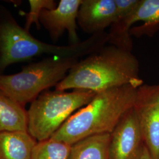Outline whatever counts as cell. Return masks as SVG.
Here are the masks:
<instances>
[{"label": "cell", "instance_id": "obj_1", "mask_svg": "<svg viewBox=\"0 0 159 159\" xmlns=\"http://www.w3.org/2000/svg\"><path fill=\"white\" fill-rule=\"evenodd\" d=\"M143 84L139 62L132 51L109 44L79 61L56 86V90L98 93L124 85L137 89Z\"/></svg>", "mask_w": 159, "mask_h": 159}, {"label": "cell", "instance_id": "obj_2", "mask_svg": "<svg viewBox=\"0 0 159 159\" xmlns=\"http://www.w3.org/2000/svg\"><path fill=\"white\" fill-rule=\"evenodd\" d=\"M137 89L124 85L96 93L84 107L71 115L51 139L73 145L97 134H111L134 107Z\"/></svg>", "mask_w": 159, "mask_h": 159}, {"label": "cell", "instance_id": "obj_3", "mask_svg": "<svg viewBox=\"0 0 159 159\" xmlns=\"http://www.w3.org/2000/svg\"><path fill=\"white\" fill-rule=\"evenodd\" d=\"M108 43V34H93L88 39L69 46H57L42 42L14 21L0 26V68L12 63L27 60L41 54L53 57L76 58L88 56Z\"/></svg>", "mask_w": 159, "mask_h": 159}, {"label": "cell", "instance_id": "obj_4", "mask_svg": "<svg viewBox=\"0 0 159 159\" xmlns=\"http://www.w3.org/2000/svg\"><path fill=\"white\" fill-rule=\"evenodd\" d=\"M96 93L83 90L47 91L35 99L27 112L28 132L39 142L51 138L68 118Z\"/></svg>", "mask_w": 159, "mask_h": 159}, {"label": "cell", "instance_id": "obj_5", "mask_svg": "<svg viewBox=\"0 0 159 159\" xmlns=\"http://www.w3.org/2000/svg\"><path fill=\"white\" fill-rule=\"evenodd\" d=\"M76 58L52 57L12 75H0V91L21 106L34 101L40 93L56 85L79 61Z\"/></svg>", "mask_w": 159, "mask_h": 159}, {"label": "cell", "instance_id": "obj_6", "mask_svg": "<svg viewBox=\"0 0 159 159\" xmlns=\"http://www.w3.org/2000/svg\"><path fill=\"white\" fill-rule=\"evenodd\" d=\"M134 108L144 144L153 159H159V84L138 87Z\"/></svg>", "mask_w": 159, "mask_h": 159}, {"label": "cell", "instance_id": "obj_7", "mask_svg": "<svg viewBox=\"0 0 159 159\" xmlns=\"http://www.w3.org/2000/svg\"><path fill=\"white\" fill-rule=\"evenodd\" d=\"M110 134V159H140L145 146L134 107Z\"/></svg>", "mask_w": 159, "mask_h": 159}, {"label": "cell", "instance_id": "obj_8", "mask_svg": "<svg viewBox=\"0 0 159 159\" xmlns=\"http://www.w3.org/2000/svg\"><path fill=\"white\" fill-rule=\"evenodd\" d=\"M82 0H61L51 10L41 12L40 23L48 31L51 39L56 42L67 31L71 44L79 43L77 34V17Z\"/></svg>", "mask_w": 159, "mask_h": 159}, {"label": "cell", "instance_id": "obj_9", "mask_svg": "<svg viewBox=\"0 0 159 159\" xmlns=\"http://www.w3.org/2000/svg\"><path fill=\"white\" fill-rule=\"evenodd\" d=\"M116 13L114 0H82L77 24L87 34L102 33L111 27Z\"/></svg>", "mask_w": 159, "mask_h": 159}, {"label": "cell", "instance_id": "obj_10", "mask_svg": "<svg viewBox=\"0 0 159 159\" xmlns=\"http://www.w3.org/2000/svg\"><path fill=\"white\" fill-rule=\"evenodd\" d=\"M140 0H114L116 18L108 33V43L122 50L132 51L131 16Z\"/></svg>", "mask_w": 159, "mask_h": 159}, {"label": "cell", "instance_id": "obj_11", "mask_svg": "<svg viewBox=\"0 0 159 159\" xmlns=\"http://www.w3.org/2000/svg\"><path fill=\"white\" fill-rule=\"evenodd\" d=\"M37 143L28 131L0 133V159H31Z\"/></svg>", "mask_w": 159, "mask_h": 159}, {"label": "cell", "instance_id": "obj_12", "mask_svg": "<svg viewBox=\"0 0 159 159\" xmlns=\"http://www.w3.org/2000/svg\"><path fill=\"white\" fill-rule=\"evenodd\" d=\"M110 134L87 137L71 145L68 159H110Z\"/></svg>", "mask_w": 159, "mask_h": 159}, {"label": "cell", "instance_id": "obj_13", "mask_svg": "<svg viewBox=\"0 0 159 159\" xmlns=\"http://www.w3.org/2000/svg\"><path fill=\"white\" fill-rule=\"evenodd\" d=\"M18 131H28L27 112L0 91V133Z\"/></svg>", "mask_w": 159, "mask_h": 159}, {"label": "cell", "instance_id": "obj_14", "mask_svg": "<svg viewBox=\"0 0 159 159\" xmlns=\"http://www.w3.org/2000/svg\"><path fill=\"white\" fill-rule=\"evenodd\" d=\"M133 24L142 21V25L131 28V35H152L159 27V0H140L131 16Z\"/></svg>", "mask_w": 159, "mask_h": 159}, {"label": "cell", "instance_id": "obj_15", "mask_svg": "<svg viewBox=\"0 0 159 159\" xmlns=\"http://www.w3.org/2000/svg\"><path fill=\"white\" fill-rule=\"evenodd\" d=\"M71 145L51 139L36 143L31 159H68Z\"/></svg>", "mask_w": 159, "mask_h": 159}, {"label": "cell", "instance_id": "obj_16", "mask_svg": "<svg viewBox=\"0 0 159 159\" xmlns=\"http://www.w3.org/2000/svg\"><path fill=\"white\" fill-rule=\"evenodd\" d=\"M30 11L27 15L25 30L27 31L33 24L40 28V16L44 9L51 10L56 8V4L53 0H30Z\"/></svg>", "mask_w": 159, "mask_h": 159}, {"label": "cell", "instance_id": "obj_17", "mask_svg": "<svg viewBox=\"0 0 159 159\" xmlns=\"http://www.w3.org/2000/svg\"><path fill=\"white\" fill-rule=\"evenodd\" d=\"M140 159H153V158L151 156V155H150V154L149 153L148 148H146V146H144L142 154Z\"/></svg>", "mask_w": 159, "mask_h": 159}]
</instances>
